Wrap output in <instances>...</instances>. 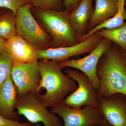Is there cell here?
I'll use <instances>...</instances> for the list:
<instances>
[{"label":"cell","instance_id":"obj_1","mask_svg":"<svg viewBox=\"0 0 126 126\" xmlns=\"http://www.w3.org/2000/svg\"><path fill=\"white\" fill-rule=\"evenodd\" d=\"M126 53L116 44H111L102 55L97 68L100 80L98 98L121 94L126 96Z\"/></svg>","mask_w":126,"mask_h":126},{"label":"cell","instance_id":"obj_2","mask_svg":"<svg viewBox=\"0 0 126 126\" xmlns=\"http://www.w3.org/2000/svg\"><path fill=\"white\" fill-rule=\"evenodd\" d=\"M39 65L41 78L37 95L46 107L62 102L77 88L76 81L63 73L59 63L42 60Z\"/></svg>","mask_w":126,"mask_h":126},{"label":"cell","instance_id":"obj_3","mask_svg":"<svg viewBox=\"0 0 126 126\" xmlns=\"http://www.w3.org/2000/svg\"><path fill=\"white\" fill-rule=\"evenodd\" d=\"M31 11L50 35V48L71 46L82 41L72 29L69 13L65 10L57 11L32 7Z\"/></svg>","mask_w":126,"mask_h":126},{"label":"cell","instance_id":"obj_4","mask_svg":"<svg viewBox=\"0 0 126 126\" xmlns=\"http://www.w3.org/2000/svg\"><path fill=\"white\" fill-rule=\"evenodd\" d=\"M31 4L20 7L16 15V34L38 50L50 47L51 37L37 23L31 11Z\"/></svg>","mask_w":126,"mask_h":126},{"label":"cell","instance_id":"obj_5","mask_svg":"<svg viewBox=\"0 0 126 126\" xmlns=\"http://www.w3.org/2000/svg\"><path fill=\"white\" fill-rule=\"evenodd\" d=\"M37 93L31 92L18 99L15 108L32 124L41 123L44 126H63L56 114L50 111L42 102Z\"/></svg>","mask_w":126,"mask_h":126},{"label":"cell","instance_id":"obj_6","mask_svg":"<svg viewBox=\"0 0 126 126\" xmlns=\"http://www.w3.org/2000/svg\"><path fill=\"white\" fill-rule=\"evenodd\" d=\"M65 72L68 77L76 81L78 87L63 100V102L75 109H80L85 106L98 108L97 92L88 77L76 69H67Z\"/></svg>","mask_w":126,"mask_h":126},{"label":"cell","instance_id":"obj_7","mask_svg":"<svg viewBox=\"0 0 126 126\" xmlns=\"http://www.w3.org/2000/svg\"><path fill=\"white\" fill-rule=\"evenodd\" d=\"M51 111L63 118V126H93L103 119L98 108L85 106L75 109L63 101L52 107Z\"/></svg>","mask_w":126,"mask_h":126},{"label":"cell","instance_id":"obj_8","mask_svg":"<svg viewBox=\"0 0 126 126\" xmlns=\"http://www.w3.org/2000/svg\"><path fill=\"white\" fill-rule=\"evenodd\" d=\"M112 43L107 39L102 38L96 47L87 56L59 63L60 66L62 68H73L84 73L90 79L97 92L100 86V80L97 75L98 64L102 55L109 48Z\"/></svg>","mask_w":126,"mask_h":126},{"label":"cell","instance_id":"obj_9","mask_svg":"<svg viewBox=\"0 0 126 126\" xmlns=\"http://www.w3.org/2000/svg\"><path fill=\"white\" fill-rule=\"evenodd\" d=\"M11 77L18 91V99L28 93L38 92L41 80L38 61L30 63L14 62Z\"/></svg>","mask_w":126,"mask_h":126},{"label":"cell","instance_id":"obj_10","mask_svg":"<svg viewBox=\"0 0 126 126\" xmlns=\"http://www.w3.org/2000/svg\"><path fill=\"white\" fill-rule=\"evenodd\" d=\"M102 37L94 33L78 44L71 46L49 48L38 50V59L47 60L61 63L73 56L90 53L94 49Z\"/></svg>","mask_w":126,"mask_h":126},{"label":"cell","instance_id":"obj_11","mask_svg":"<svg viewBox=\"0 0 126 126\" xmlns=\"http://www.w3.org/2000/svg\"><path fill=\"white\" fill-rule=\"evenodd\" d=\"M103 119L111 126H126V96L121 94L98 98Z\"/></svg>","mask_w":126,"mask_h":126},{"label":"cell","instance_id":"obj_12","mask_svg":"<svg viewBox=\"0 0 126 126\" xmlns=\"http://www.w3.org/2000/svg\"><path fill=\"white\" fill-rule=\"evenodd\" d=\"M4 49L12 56L14 62L30 63L38 61V50L17 34L6 41Z\"/></svg>","mask_w":126,"mask_h":126},{"label":"cell","instance_id":"obj_13","mask_svg":"<svg viewBox=\"0 0 126 126\" xmlns=\"http://www.w3.org/2000/svg\"><path fill=\"white\" fill-rule=\"evenodd\" d=\"M18 100V91L11 74L0 87V114L8 119L16 121L18 117L14 109Z\"/></svg>","mask_w":126,"mask_h":126},{"label":"cell","instance_id":"obj_14","mask_svg":"<svg viewBox=\"0 0 126 126\" xmlns=\"http://www.w3.org/2000/svg\"><path fill=\"white\" fill-rule=\"evenodd\" d=\"M94 0H82L69 14L70 25L76 33L83 41L87 33V27L92 18L94 7Z\"/></svg>","mask_w":126,"mask_h":126},{"label":"cell","instance_id":"obj_15","mask_svg":"<svg viewBox=\"0 0 126 126\" xmlns=\"http://www.w3.org/2000/svg\"><path fill=\"white\" fill-rule=\"evenodd\" d=\"M119 0H95V7L87 27V33L97 25L112 18L116 14L118 11Z\"/></svg>","mask_w":126,"mask_h":126},{"label":"cell","instance_id":"obj_16","mask_svg":"<svg viewBox=\"0 0 126 126\" xmlns=\"http://www.w3.org/2000/svg\"><path fill=\"white\" fill-rule=\"evenodd\" d=\"M126 0H119L118 9L114 16L94 27L84 37L83 40L91 35L100 30L112 29L121 27L124 25L126 20V10L125 9Z\"/></svg>","mask_w":126,"mask_h":126},{"label":"cell","instance_id":"obj_17","mask_svg":"<svg viewBox=\"0 0 126 126\" xmlns=\"http://www.w3.org/2000/svg\"><path fill=\"white\" fill-rule=\"evenodd\" d=\"M16 34V15L9 10L0 14V38L8 40Z\"/></svg>","mask_w":126,"mask_h":126},{"label":"cell","instance_id":"obj_18","mask_svg":"<svg viewBox=\"0 0 126 126\" xmlns=\"http://www.w3.org/2000/svg\"><path fill=\"white\" fill-rule=\"evenodd\" d=\"M102 38L117 45L126 53V23L121 27L112 29H103L95 32Z\"/></svg>","mask_w":126,"mask_h":126},{"label":"cell","instance_id":"obj_19","mask_svg":"<svg viewBox=\"0 0 126 126\" xmlns=\"http://www.w3.org/2000/svg\"><path fill=\"white\" fill-rule=\"evenodd\" d=\"M14 63L12 56L4 49L0 52V87L11 74Z\"/></svg>","mask_w":126,"mask_h":126},{"label":"cell","instance_id":"obj_20","mask_svg":"<svg viewBox=\"0 0 126 126\" xmlns=\"http://www.w3.org/2000/svg\"><path fill=\"white\" fill-rule=\"evenodd\" d=\"M65 0H31L32 7L47 10L60 11L64 10Z\"/></svg>","mask_w":126,"mask_h":126},{"label":"cell","instance_id":"obj_21","mask_svg":"<svg viewBox=\"0 0 126 126\" xmlns=\"http://www.w3.org/2000/svg\"><path fill=\"white\" fill-rule=\"evenodd\" d=\"M31 0H0V9L9 10L16 15L21 6L31 4Z\"/></svg>","mask_w":126,"mask_h":126},{"label":"cell","instance_id":"obj_22","mask_svg":"<svg viewBox=\"0 0 126 126\" xmlns=\"http://www.w3.org/2000/svg\"><path fill=\"white\" fill-rule=\"evenodd\" d=\"M31 123H21L8 119L0 114V126H32Z\"/></svg>","mask_w":126,"mask_h":126},{"label":"cell","instance_id":"obj_23","mask_svg":"<svg viewBox=\"0 0 126 126\" xmlns=\"http://www.w3.org/2000/svg\"><path fill=\"white\" fill-rule=\"evenodd\" d=\"M82 0H65L64 1V10L69 14L78 6Z\"/></svg>","mask_w":126,"mask_h":126},{"label":"cell","instance_id":"obj_24","mask_svg":"<svg viewBox=\"0 0 126 126\" xmlns=\"http://www.w3.org/2000/svg\"><path fill=\"white\" fill-rule=\"evenodd\" d=\"M93 126H111L108 123L103 119L102 121L99 122L98 124H96Z\"/></svg>","mask_w":126,"mask_h":126},{"label":"cell","instance_id":"obj_25","mask_svg":"<svg viewBox=\"0 0 126 126\" xmlns=\"http://www.w3.org/2000/svg\"><path fill=\"white\" fill-rule=\"evenodd\" d=\"M6 41L2 38H0V52L4 49Z\"/></svg>","mask_w":126,"mask_h":126},{"label":"cell","instance_id":"obj_26","mask_svg":"<svg viewBox=\"0 0 126 126\" xmlns=\"http://www.w3.org/2000/svg\"><path fill=\"white\" fill-rule=\"evenodd\" d=\"M41 126L40 124H39V123H37V124H36L35 125H34L33 126Z\"/></svg>","mask_w":126,"mask_h":126},{"label":"cell","instance_id":"obj_27","mask_svg":"<svg viewBox=\"0 0 126 126\" xmlns=\"http://www.w3.org/2000/svg\"><path fill=\"white\" fill-rule=\"evenodd\" d=\"M4 10V9H0V13H1V12H2L4 11H5Z\"/></svg>","mask_w":126,"mask_h":126},{"label":"cell","instance_id":"obj_28","mask_svg":"<svg viewBox=\"0 0 126 126\" xmlns=\"http://www.w3.org/2000/svg\"><path fill=\"white\" fill-rule=\"evenodd\" d=\"M125 60H126V57H125Z\"/></svg>","mask_w":126,"mask_h":126},{"label":"cell","instance_id":"obj_29","mask_svg":"<svg viewBox=\"0 0 126 126\" xmlns=\"http://www.w3.org/2000/svg\"></svg>","mask_w":126,"mask_h":126}]
</instances>
